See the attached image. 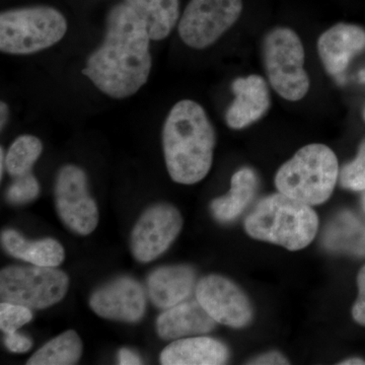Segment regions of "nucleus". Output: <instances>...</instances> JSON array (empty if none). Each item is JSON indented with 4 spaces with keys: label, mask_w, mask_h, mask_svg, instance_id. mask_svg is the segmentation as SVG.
I'll use <instances>...</instances> for the list:
<instances>
[{
    "label": "nucleus",
    "mask_w": 365,
    "mask_h": 365,
    "mask_svg": "<svg viewBox=\"0 0 365 365\" xmlns=\"http://www.w3.org/2000/svg\"><path fill=\"white\" fill-rule=\"evenodd\" d=\"M150 40L146 26L121 2L108 14L104 40L83 73L109 97H131L150 78Z\"/></svg>",
    "instance_id": "1"
},
{
    "label": "nucleus",
    "mask_w": 365,
    "mask_h": 365,
    "mask_svg": "<svg viewBox=\"0 0 365 365\" xmlns=\"http://www.w3.org/2000/svg\"><path fill=\"white\" fill-rule=\"evenodd\" d=\"M215 130L202 106L191 100L178 102L163 129L165 165L173 181L193 185L212 167Z\"/></svg>",
    "instance_id": "2"
},
{
    "label": "nucleus",
    "mask_w": 365,
    "mask_h": 365,
    "mask_svg": "<svg viewBox=\"0 0 365 365\" xmlns=\"http://www.w3.org/2000/svg\"><path fill=\"white\" fill-rule=\"evenodd\" d=\"M245 230L253 239L299 251L316 237L319 217L311 205L279 192L259 201L245 220Z\"/></svg>",
    "instance_id": "3"
},
{
    "label": "nucleus",
    "mask_w": 365,
    "mask_h": 365,
    "mask_svg": "<svg viewBox=\"0 0 365 365\" xmlns=\"http://www.w3.org/2000/svg\"><path fill=\"white\" fill-rule=\"evenodd\" d=\"M339 174L337 157L324 144H309L300 148L275 176L280 193L307 205L325 203L335 189Z\"/></svg>",
    "instance_id": "4"
},
{
    "label": "nucleus",
    "mask_w": 365,
    "mask_h": 365,
    "mask_svg": "<svg viewBox=\"0 0 365 365\" xmlns=\"http://www.w3.org/2000/svg\"><path fill=\"white\" fill-rule=\"evenodd\" d=\"M67 21L51 6L9 9L0 14V50L11 55H30L63 39Z\"/></svg>",
    "instance_id": "5"
},
{
    "label": "nucleus",
    "mask_w": 365,
    "mask_h": 365,
    "mask_svg": "<svg viewBox=\"0 0 365 365\" xmlns=\"http://www.w3.org/2000/svg\"><path fill=\"white\" fill-rule=\"evenodd\" d=\"M266 73L276 93L290 102L306 97L309 78L304 69V48L294 31L276 28L263 43Z\"/></svg>",
    "instance_id": "6"
},
{
    "label": "nucleus",
    "mask_w": 365,
    "mask_h": 365,
    "mask_svg": "<svg viewBox=\"0 0 365 365\" xmlns=\"http://www.w3.org/2000/svg\"><path fill=\"white\" fill-rule=\"evenodd\" d=\"M69 278L56 267L7 266L0 273L2 302L23 304L31 309H44L66 297Z\"/></svg>",
    "instance_id": "7"
},
{
    "label": "nucleus",
    "mask_w": 365,
    "mask_h": 365,
    "mask_svg": "<svg viewBox=\"0 0 365 365\" xmlns=\"http://www.w3.org/2000/svg\"><path fill=\"white\" fill-rule=\"evenodd\" d=\"M242 11V0H190L180 19L179 35L182 42L202 50L237 23Z\"/></svg>",
    "instance_id": "8"
},
{
    "label": "nucleus",
    "mask_w": 365,
    "mask_h": 365,
    "mask_svg": "<svg viewBox=\"0 0 365 365\" xmlns=\"http://www.w3.org/2000/svg\"><path fill=\"white\" fill-rule=\"evenodd\" d=\"M54 198L60 220L71 232L88 235L97 228L100 213L85 170L74 165L62 167L55 180Z\"/></svg>",
    "instance_id": "9"
},
{
    "label": "nucleus",
    "mask_w": 365,
    "mask_h": 365,
    "mask_svg": "<svg viewBox=\"0 0 365 365\" xmlns=\"http://www.w3.org/2000/svg\"><path fill=\"white\" fill-rule=\"evenodd\" d=\"M182 218L175 206L155 204L146 209L132 230L131 253L140 263H150L162 256L181 232Z\"/></svg>",
    "instance_id": "10"
},
{
    "label": "nucleus",
    "mask_w": 365,
    "mask_h": 365,
    "mask_svg": "<svg viewBox=\"0 0 365 365\" xmlns=\"http://www.w3.org/2000/svg\"><path fill=\"white\" fill-rule=\"evenodd\" d=\"M196 299L216 323L245 328L253 319V307L241 288L220 275H208L196 284Z\"/></svg>",
    "instance_id": "11"
},
{
    "label": "nucleus",
    "mask_w": 365,
    "mask_h": 365,
    "mask_svg": "<svg viewBox=\"0 0 365 365\" xmlns=\"http://www.w3.org/2000/svg\"><path fill=\"white\" fill-rule=\"evenodd\" d=\"M90 306L101 318L136 323L145 313V292L138 281L124 276L96 290Z\"/></svg>",
    "instance_id": "12"
},
{
    "label": "nucleus",
    "mask_w": 365,
    "mask_h": 365,
    "mask_svg": "<svg viewBox=\"0 0 365 365\" xmlns=\"http://www.w3.org/2000/svg\"><path fill=\"white\" fill-rule=\"evenodd\" d=\"M235 98L225 114V121L232 129L239 130L258 121L271 106L270 91L260 76L235 79L232 86Z\"/></svg>",
    "instance_id": "13"
},
{
    "label": "nucleus",
    "mask_w": 365,
    "mask_h": 365,
    "mask_svg": "<svg viewBox=\"0 0 365 365\" xmlns=\"http://www.w3.org/2000/svg\"><path fill=\"white\" fill-rule=\"evenodd\" d=\"M365 48V32L359 26L338 24L322 34L318 41L319 58L327 72L340 76L350 59Z\"/></svg>",
    "instance_id": "14"
},
{
    "label": "nucleus",
    "mask_w": 365,
    "mask_h": 365,
    "mask_svg": "<svg viewBox=\"0 0 365 365\" xmlns=\"http://www.w3.org/2000/svg\"><path fill=\"white\" fill-rule=\"evenodd\" d=\"M215 324L198 300H185L160 314L157 332L162 339L178 340L207 334Z\"/></svg>",
    "instance_id": "15"
},
{
    "label": "nucleus",
    "mask_w": 365,
    "mask_h": 365,
    "mask_svg": "<svg viewBox=\"0 0 365 365\" xmlns=\"http://www.w3.org/2000/svg\"><path fill=\"white\" fill-rule=\"evenodd\" d=\"M195 285V270L186 265L158 268L148 278L151 302L163 309L185 302L196 288Z\"/></svg>",
    "instance_id": "16"
},
{
    "label": "nucleus",
    "mask_w": 365,
    "mask_h": 365,
    "mask_svg": "<svg viewBox=\"0 0 365 365\" xmlns=\"http://www.w3.org/2000/svg\"><path fill=\"white\" fill-rule=\"evenodd\" d=\"M230 350L220 341L209 337L175 340L160 353L163 365H220L227 364Z\"/></svg>",
    "instance_id": "17"
},
{
    "label": "nucleus",
    "mask_w": 365,
    "mask_h": 365,
    "mask_svg": "<svg viewBox=\"0 0 365 365\" xmlns=\"http://www.w3.org/2000/svg\"><path fill=\"white\" fill-rule=\"evenodd\" d=\"M1 244L7 254L40 267H58L66 258V252L54 239L31 242L14 230L1 232Z\"/></svg>",
    "instance_id": "18"
},
{
    "label": "nucleus",
    "mask_w": 365,
    "mask_h": 365,
    "mask_svg": "<svg viewBox=\"0 0 365 365\" xmlns=\"http://www.w3.org/2000/svg\"><path fill=\"white\" fill-rule=\"evenodd\" d=\"M122 4L143 21L153 41L165 39L179 20V0H123Z\"/></svg>",
    "instance_id": "19"
},
{
    "label": "nucleus",
    "mask_w": 365,
    "mask_h": 365,
    "mask_svg": "<svg viewBox=\"0 0 365 365\" xmlns=\"http://www.w3.org/2000/svg\"><path fill=\"white\" fill-rule=\"evenodd\" d=\"M258 188V179L253 170L244 168L235 173L227 195L216 198L210 204L211 212L220 222L237 220L253 200Z\"/></svg>",
    "instance_id": "20"
},
{
    "label": "nucleus",
    "mask_w": 365,
    "mask_h": 365,
    "mask_svg": "<svg viewBox=\"0 0 365 365\" xmlns=\"http://www.w3.org/2000/svg\"><path fill=\"white\" fill-rule=\"evenodd\" d=\"M323 244L330 251L365 257V225L356 216L344 211L329 223Z\"/></svg>",
    "instance_id": "21"
},
{
    "label": "nucleus",
    "mask_w": 365,
    "mask_h": 365,
    "mask_svg": "<svg viewBox=\"0 0 365 365\" xmlns=\"http://www.w3.org/2000/svg\"><path fill=\"white\" fill-rule=\"evenodd\" d=\"M83 344L78 334L68 330L50 340L37 350L26 364L72 365L78 364L83 355Z\"/></svg>",
    "instance_id": "22"
},
{
    "label": "nucleus",
    "mask_w": 365,
    "mask_h": 365,
    "mask_svg": "<svg viewBox=\"0 0 365 365\" xmlns=\"http://www.w3.org/2000/svg\"><path fill=\"white\" fill-rule=\"evenodd\" d=\"M43 144L33 135L18 137L11 144L6 155V170L11 177L26 176L31 174L34 165L42 155Z\"/></svg>",
    "instance_id": "23"
},
{
    "label": "nucleus",
    "mask_w": 365,
    "mask_h": 365,
    "mask_svg": "<svg viewBox=\"0 0 365 365\" xmlns=\"http://www.w3.org/2000/svg\"><path fill=\"white\" fill-rule=\"evenodd\" d=\"M32 319L30 307L7 302L0 304V329L4 334L16 332Z\"/></svg>",
    "instance_id": "24"
},
{
    "label": "nucleus",
    "mask_w": 365,
    "mask_h": 365,
    "mask_svg": "<svg viewBox=\"0 0 365 365\" xmlns=\"http://www.w3.org/2000/svg\"><path fill=\"white\" fill-rule=\"evenodd\" d=\"M40 186L32 173L26 176L14 178L6 191V200L11 204H26L39 195Z\"/></svg>",
    "instance_id": "25"
},
{
    "label": "nucleus",
    "mask_w": 365,
    "mask_h": 365,
    "mask_svg": "<svg viewBox=\"0 0 365 365\" xmlns=\"http://www.w3.org/2000/svg\"><path fill=\"white\" fill-rule=\"evenodd\" d=\"M341 185L353 191L365 190V141L360 146L359 155L352 163H348L340 175Z\"/></svg>",
    "instance_id": "26"
},
{
    "label": "nucleus",
    "mask_w": 365,
    "mask_h": 365,
    "mask_svg": "<svg viewBox=\"0 0 365 365\" xmlns=\"http://www.w3.org/2000/svg\"><path fill=\"white\" fill-rule=\"evenodd\" d=\"M359 297L352 309V317L356 323L365 327V266L357 276Z\"/></svg>",
    "instance_id": "27"
},
{
    "label": "nucleus",
    "mask_w": 365,
    "mask_h": 365,
    "mask_svg": "<svg viewBox=\"0 0 365 365\" xmlns=\"http://www.w3.org/2000/svg\"><path fill=\"white\" fill-rule=\"evenodd\" d=\"M4 345L11 352L26 353L32 349L33 342L30 338L16 331V332L6 334Z\"/></svg>",
    "instance_id": "28"
},
{
    "label": "nucleus",
    "mask_w": 365,
    "mask_h": 365,
    "mask_svg": "<svg viewBox=\"0 0 365 365\" xmlns=\"http://www.w3.org/2000/svg\"><path fill=\"white\" fill-rule=\"evenodd\" d=\"M249 364L257 365H275V364H288V360L279 352L272 351L260 355L256 359H252L248 362Z\"/></svg>",
    "instance_id": "29"
},
{
    "label": "nucleus",
    "mask_w": 365,
    "mask_h": 365,
    "mask_svg": "<svg viewBox=\"0 0 365 365\" xmlns=\"http://www.w3.org/2000/svg\"><path fill=\"white\" fill-rule=\"evenodd\" d=\"M118 361L121 365H137L143 364L139 355L128 348H122L118 352Z\"/></svg>",
    "instance_id": "30"
},
{
    "label": "nucleus",
    "mask_w": 365,
    "mask_h": 365,
    "mask_svg": "<svg viewBox=\"0 0 365 365\" xmlns=\"http://www.w3.org/2000/svg\"><path fill=\"white\" fill-rule=\"evenodd\" d=\"M1 107V129H4V125L6 123L7 118H9V107L4 102H1L0 104Z\"/></svg>",
    "instance_id": "31"
},
{
    "label": "nucleus",
    "mask_w": 365,
    "mask_h": 365,
    "mask_svg": "<svg viewBox=\"0 0 365 365\" xmlns=\"http://www.w3.org/2000/svg\"><path fill=\"white\" fill-rule=\"evenodd\" d=\"M341 365H359V364H365L364 360L359 359H350L347 360H344L343 362H340Z\"/></svg>",
    "instance_id": "32"
},
{
    "label": "nucleus",
    "mask_w": 365,
    "mask_h": 365,
    "mask_svg": "<svg viewBox=\"0 0 365 365\" xmlns=\"http://www.w3.org/2000/svg\"><path fill=\"white\" fill-rule=\"evenodd\" d=\"M6 155L4 148H1V150H0V160H1V165H0L1 172H0V174H1V178L4 176V170H6Z\"/></svg>",
    "instance_id": "33"
},
{
    "label": "nucleus",
    "mask_w": 365,
    "mask_h": 365,
    "mask_svg": "<svg viewBox=\"0 0 365 365\" xmlns=\"http://www.w3.org/2000/svg\"><path fill=\"white\" fill-rule=\"evenodd\" d=\"M362 206H364V212H365V193H364V198H362Z\"/></svg>",
    "instance_id": "34"
},
{
    "label": "nucleus",
    "mask_w": 365,
    "mask_h": 365,
    "mask_svg": "<svg viewBox=\"0 0 365 365\" xmlns=\"http://www.w3.org/2000/svg\"><path fill=\"white\" fill-rule=\"evenodd\" d=\"M364 118H365V112H364Z\"/></svg>",
    "instance_id": "35"
}]
</instances>
